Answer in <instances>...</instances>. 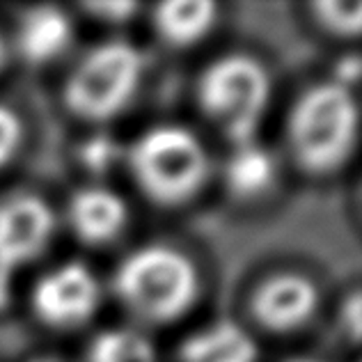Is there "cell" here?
Masks as SVG:
<instances>
[{
    "instance_id": "1",
    "label": "cell",
    "mask_w": 362,
    "mask_h": 362,
    "mask_svg": "<svg viewBox=\"0 0 362 362\" xmlns=\"http://www.w3.org/2000/svg\"><path fill=\"white\" fill-rule=\"evenodd\" d=\"M287 136L303 170L326 175L351 156L358 136V106L346 88L321 83L293 103Z\"/></svg>"
},
{
    "instance_id": "2",
    "label": "cell",
    "mask_w": 362,
    "mask_h": 362,
    "mask_svg": "<svg viewBox=\"0 0 362 362\" xmlns=\"http://www.w3.org/2000/svg\"><path fill=\"white\" fill-rule=\"evenodd\" d=\"M115 291L136 317L170 323L195 303L199 280L186 255L165 245H147L117 269Z\"/></svg>"
},
{
    "instance_id": "3",
    "label": "cell",
    "mask_w": 362,
    "mask_h": 362,
    "mask_svg": "<svg viewBox=\"0 0 362 362\" xmlns=\"http://www.w3.org/2000/svg\"><path fill=\"white\" fill-rule=\"evenodd\" d=\"M129 165L154 204H186L209 177L204 145L181 127H156L131 145Z\"/></svg>"
},
{
    "instance_id": "4",
    "label": "cell",
    "mask_w": 362,
    "mask_h": 362,
    "mask_svg": "<svg viewBox=\"0 0 362 362\" xmlns=\"http://www.w3.org/2000/svg\"><path fill=\"white\" fill-rule=\"evenodd\" d=\"M271 83L266 69L247 55H227L209 64L199 76L197 101L204 115L239 147L250 145L264 108L269 103Z\"/></svg>"
},
{
    "instance_id": "5",
    "label": "cell",
    "mask_w": 362,
    "mask_h": 362,
    "mask_svg": "<svg viewBox=\"0 0 362 362\" xmlns=\"http://www.w3.org/2000/svg\"><path fill=\"white\" fill-rule=\"evenodd\" d=\"M142 76L140 51L127 42L92 49L64 85V106L76 117L103 122L127 106Z\"/></svg>"
},
{
    "instance_id": "6",
    "label": "cell",
    "mask_w": 362,
    "mask_h": 362,
    "mask_svg": "<svg viewBox=\"0 0 362 362\" xmlns=\"http://www.w3.org/2000/svg\"><path fill=\"white\" fill-rule=\"evenodd\" d=\"M53 232V214L44 199L23 195L0 206V305L9 275L40 255Z\"/></svg>"
},
{
    "instance_id": "7",
    "label": "cell",
    "mask_w": 362,
    "mask_h": 362,
    "mask_svg": "<svg viewBox=\"0 0 362 362\" xmlns=\"http://www.w3.org/2000/svg\"><path fill=\"white\" fill-rule=\"evenodd\" d=\"M99 296V282L88 266L64 264L35 284L33 310L46 326L76 328L94 317Z\"/></svg>"
},
{
    "instance_id": "8",
    "label": "cell",
    "mask_w": 362,
    "mask_h": 362,
    "mask_svg": "<svg viewBox=\"0 0 362 362\" xmlns=\"http://www.w3.org/2000/svg\"><path fill=\"white\" fill-rule=\"evenodd\" d=\"M319 308V291L300 273H278L264 280L252 293L250 312L262 328L291 332L308 323Z\"/></svg>"
},
{
    "instance_id": "9",
    "label": "cell",
    "mask_w": 362,
    "mask_h": 362,
    "mask_svg": "<svg viewBox=\"0 0 362 362\" xmlns=\"http://www.w3.org/2000/svg\"><path fill=\"white\" fill-rule=\"evenodd\" d=\"M127 204L108 188H83L69 202V223L88 245L112 241L127 225Z\"/></svg>"
},
{
    "instance_id": "10",
    "label": "cell",
    "mask_w": 362,
    "mask_h": 362,
    "mask_svg": "<svg viewBox=\"0 0 362 362\" xmlns=\"http://www.w3.org/2000/svg\"><path fill=\"white\" fill-rule=\"evenodd\" d=\"M218 9L209 0H168L154 7V28L158 37L175 49L197 44L211 30Z\"/></svg>"
},
{
    "instance_id": "11",
    "label": "cell",
    "mask_w": 362,
    "mask_h": 362,
    "mask_svg": "<svg viewBox=\"0 0 362 362\" xmlns=\"http://www.w3.org/2000/svg\"><path fill=\"white\" fill-rule=\"evenodd\" d=\"M71 23L58 7H35L23 16L18 30V51L30 64H44L66 49Z\"/></svg>"
},
{
    "instance_id": "12",
    "label": "cell",
    "mask_w": 362,
    "mask_h": 362,
    "mask_svg": "<svg viewBox=\"0 0 362 362\" xmlns=\"http://www.w3.org/2000/svg\"><path fill=\"white\" fill-rule=\"evenodd\" d=\"M179 362H257V346L241 326L223 321L188 337Z\"/></svg>"
},
{
    "instance_id": "13",
    "label": "cell",
    "mask_w": 362,
    "mask_h": 362,
    "mask_svg": "<svg viewBox=\"0 0 362 362\" xmlns=\"http://www.w3.org/2000/svg\"><path fill=\"white\" fill-rule=\"evenodd\" d=\"M275 179V163L264 149L243 145L225 168L227 188L239 197H255L264 193Z\"/></svg>"
},
{
    "instance_id": "14",
    "label": "cell",
    "mask_w": 362,
    "mask_h": 362,
    "mask_svg": "<svg viewBox=\"0 0 362 362\" xmlns=\"http://www.w3.org/2000/svg\"><path fill=\"white\" fill-rule=\"evenodd\" d=\"M88 362H154V349L133 330H106L94 337Z\"/></svg>"
},
{
    "instance_id": "15",
    "label": "cell",
    "mask_w": 362,
    "mask_h": 362,
    "mask_svg": "<svg viewBox=\"0 0 362 362\" xmlns=\"http://www.w3.org/2000/svg\"><path fill=\"white\" fill-rule=\"evenodd\" d=\"M314 18L328 33L339 37H356L362 30V5L351 0H319L312 5Z\"/></svg>"
},
{
    "instance_id": "16",
    "label": "cell",
    "mask_w": 362,
    "mask_h": 362,
    "mask_svg": "<svg viewBox=\"0 0 362 362\" xmlns=\"http://www.w3.org/2000/svg\"><path fill=\"white\" fill-rule=\"evenodd\" d=\"M21 138H23L21 119L16 117V112L0 106V168L16 154L18 145H21Z\"/></svg>"
},
{
    "instance_id": "17",
    "label": "cell",
    "mask_w": 362,
    "mask_h": 362,
    "mask_svg": "<svg viewBox=\"0 0 362 362\" xmlns=\"http://www.w3.org/2000/svg\"><path fill=\"white\" fill-rule=\"evenodd\" d=\"M85 12H90L94 18L99 21H108V23H124L138 12L136 3H88L83 5Z\"/></svg>"
},
{
    "instance_id": "18",
    "label": "cell",
    "mask_w": 362,
    "mask_h": 362,
    "mask_svg": "<svg viewBox=\"0 0 362 362\" xmlns=\"http://www.w3.org/2000/svg\"><path fill=\"white\" fill-rule=\"evenodd\" d=\"M339 321H341V328L351 337V341H358L360 339V332H362V303H360V291H351L349 298L341 303V310H339Z\"/></svg>"
},
{
    "instance_id": "19",
    "label": "cell",
    "mask_w": 362,
    "mask_h": 362,
    "mask_svg": "<svg viewBox=\"0 0 362 362\" xmlns=\"http://www.w3.org/2000/svg\"><path fill=\"white\" fill-rule=\"evenodd\" d=\"M335 74H337L335 83L349 90V85L356 83L358 76H360V58H358V55H349V58H344L337 64Z\"/></svg>"
},
{
    "instance_id": "20",
    "label": "cell",
    "mask_w": 362,
    "mask_h": 362,
    "mask_svg": "<svg viewBox=\"0 0 362 362\" xmlns=\"http://www.w3.org/2000/svg\"><path fill=\"white\" fill-rule=\"evenodd\" d=\"M7 60V46H5V40L0 37V69H3V64Z\"/></svg>"
},
{
    "instance_id": "21",
    "label": "cell",
    "mask_w": 362,
    "mask_h": 362,
    "mask_svg": "<svg viewBox=\"0 0 362 362\" xmlns=\"http://www.w3.org/2000/svg\"><path fill=\"white\" fill-rule=\"evenodd\" d=\"M291 362H317V360H291Z\"/></svg>"
},
{
    "instance_id": "22",
    "label": "cell",
    "mask_w": 362,
    "mask_h": 362,
    "mask_svg": "<svg viewBox=\"0 0 362 362\" xmlns=\"http://www.w3.org/2000/svg\"><path fill=\"white\" fill-rule=\"evenodd\" d=\"M35 362H53V360H35Z\"/></svg>"
}]
</instances>
